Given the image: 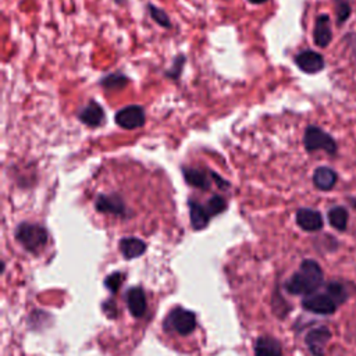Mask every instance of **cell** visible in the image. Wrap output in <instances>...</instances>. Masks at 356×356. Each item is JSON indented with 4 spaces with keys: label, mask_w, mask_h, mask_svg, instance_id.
<instances>
[{
    "label": "cell",
    "mask_w": 356,
    "mask_h": 356,
    "mask_svg": "<svg viewBox=\"0 0 356 356\" xmlns=\"http://www.w3.org/2000/svg\"><path fill=\"white\" fill-rule=\"evenodd\" d=\"M324 271L314 259H303L298 271H295L285 282L284 288L291 295L307 296L324 286Z\"/></svg>",
    "instance_id": "obj_1"
},
{
    "label": "cell",
    "mask_w": 356,
    "mask_h": 356,
    "mask_svg": "<svg viewBox=\"0 0 356 356\" xmlns=\"http://www.w3.org/2000/svg\"><path fill=\"white\" fill-rule=\"evenodd\" d=\"M303 146L309 153L317 150H323L330 156H337L338 153L337 140L328 132H325L323 128L317 125L306 127L303 134Z\"/></svg>",
    "instance_id": "obj_2"
},
{
    "label": "cell",
    "mask_w": 356,
    "mask_h": 356,
    "mask_svg": "<svg viewBox=\"0 0 356 356\" xmlns=\"http://www.w3.org/2000/svg\"><path fill=\"white\" fill-rule=\"evenodd\" d=\"M15 238L28 252L38 253L47 243V231L39 224L22 222L15 229Z\"/></svg>",
    "instance_id": "obj_3"
},
{
    "label": "cell",
    "mask_w": 356,
    "mask_h": 356,
    "mask_svg": "<svg viewBox=\"0 0 356 356\" xmlns=\"http://www.w3.org/2000/svg\"><path fill=\"white\" fill-rule=\"evenodd\" d=\"M302 307L306 312L320 314V316H332L341 307L325 291L314 292L302 299Z\"/></svg>",
    "instance_id": "obj_4"
},
{
    "label": "cell",
    "mask_w": 356,
    "mask_h": 356,
    "mask_svg": "<svg viewBox=\"0 0 356 356\" xmlns=\"http://www.w3.org/2000/svg\"><path fill=\"white\" fill-rule=\"evenodd\" d=\"M332 338V331L327 325H317L305 335V343L312 356H325V348Z\"/></svg>",
    "instance_id": "obj_5"
},
{
    "label": "cell",
    "mask_w": 356,
    "mask_h": 356,
    "mask_svg": "<svg viewBox=\"0 0 356 356\" xmlns=\"http://www.w3.org/2000/svg\"><path fill=\"white\" fill-rule=\"evenodd\" d=\"M115 124L124 129H138L145 125V110L138 104H129L115 113Z\"/></svg>",
    "instance_id": "obj_6"
},
{
    "label": "cell",
    "mask_w": 356,
    "mask_h": 356,
    "mask_svg": "<svg viewBox=\"0 0 356 356\" xmlns=\"http://www.w3.org/2000/svg\"><path fill=\"white\" fill-rule=\"evenodd\" d=\"M167 323L178 334L188 335V334L193 332V330L196 327V316L191 310L178 307L170 313Z\"/></svg>",
    "instance_id": "obj_7"
},
{
    "label": "cell",
    "mask_w": 356,
    "mask_h": 356,
    "mask_svg": "<svg viewBox=\"0 0 356 356\" xmlns=\"http://www.w3.org/2000/svg\"><path fill=\"white\" fill-rule=\"evenodd\" d=\"M295 220L298 227L306 232H317L324 227V220L321 213L318 210L309 209V207L298 209L295 214Z\"/></svg>",
    "instance_id": "obj_8"
},
{
    "label": "cell",
    "mask_w": 356,
    "mask_h": 356,
    "mask_svg": "<svg viewBox=\"0 0 356 356\" xmlns=\"http://www.w3.org/2000/svg\"><path fill=\"white\" fill-rule=\"evenodd\" d=\"M295 64L305 74H317L324 70V57L314 50H303L295 56Z\"/></svg>",
    "instance_id": "obj_9"
},
{
    "label": "cell",
    "mask_w": 356,
    "mask_h": 356,
    "mask_svg": "<svg viewBox=\"0 0 356 356\" xmlns=\"http://www.w3.org/2000/svg\"><path fill=\"white\" fill-rule=\"evenodd\" d=\"M95 207L99 213H107V214H114V216H124L127 211L124 200L117 193L97 195Z\"/></svg>",
    "instance_id": "obj_10"
},
{
    "label": "cell",
    "mask_w": 356,
    "mask_h": 356,
    "mask_svg": "<svg viewBox=\"0 0 356 356\" xmlns=\"http://www.w3.org/2000/svg\"><path fill=\"white\" fill-rule=\"evenodd\" d=\"M313 40L314 44L320 49L327 47L332 40V28H331V17L328 14H318L314 21L313 28Z\"/></svg>",
    "instance_id": "obj_11"
},
{
    "label": "cell",
    "mask_w": 356,
    "mask_h": 356,
    "mask_svg": "<svg viewBox=\"0 0 356 356\" xmlns=\"http://www.w3.org/2000/svg\"><path fill=\"white\" fill-rule=\"evenodd\" d=\"M78 120L90 128H96L104 122V110L96 100H90L78 111Z\"/></svg>",
    "instance_id": "obj_12"
},
{
    "label": "cell",
    "mask_w": 356,
    "mask_h": 356,
    "mask_svg": "<svg viewBox=\"0 0 356 356\" xmlns=\"http://www.w3.org/2000/svg\"><path fill=\"white\" fill-rule=\"evenodd\" d=\"M312 179H313V185L316 189H318L321 192H328L337 185L338 174L331 167L321 165L314 170Z\"/></svg>",
    "instance_id": "obj_13"
},
{
    "label": "cell",
    "mask_w": 356,
    "mask_h": 356,
    "mask_svg": "<svg viewBox=\"0 0 356 356\" xmlns=\"http://www.w3.org/2000/svg\"><path fill=\"white\" fill-rule=\"evenodd\" d=\"M182 174H184V178L186 181L188 185L193 186V188H197V189H202V191H207L211 185V181H210V177H211V172L210 175L200 170V168H195V167H182Z\"/></svg>",
    "instance_id": "obj_14"
},
{
    "label": "cell",
    "mask_w": 356,
    "mask_h": 356,
    "mask_svg": "<svg viewBox=\"0 0 356 356\" xmlns=\"http://www.w3.org/2000/svg\"><path fill=\"white\" fill-rule=\"evenodd\" d=\"M127 305L134 317H142L146 312V296L145 292L139 288H131L127 292Z\"/></svg>",
    "instance_id": "obj_15"
},
{
    "label": "cell",
    "mask_w": 356,
    "mask_h": 356,
    "mask_svg": "<svg viewBox=\"0 0 356 356\" xmlns=\"http://www.w3.org/2000/svg\"><path fill=\"white\" fill-rule=\"evenodd\" d=\"M254 356H282V346L273 337H260L254 343Z\"/></svg>",
    "instance_id": "obj_16"
},
{
    "label": "cell",
    "mask_w": 356,
    "mask_h": 356,
    "mask_svg": "<svg viewBox=\"0 0 356 356\" xmlns=\"http://www.w3.org/2000/svg\"><path fill=\"white\" fill-rule=\"evenodd\" d=\"M328 224L338 232H345L349 222V210L343 206H332L327 211Z\"/></svg>",
    "instance_id": "obj_17"
},
{
    "label": "cell",
    "mask_w": 356,
    "mask_h": 356,
    "mask_svg": "<svg viewBox=\"0 0 356 356\" xmlns=\"http://www.w3.org/2000/svg\"><path fill=\"white\" fill-rule=\"evenodd\" d=\"M324 291L339 305H345L350 296L349 285L341 280H331L324 284Z\"/></svg>",
    "instance_id": "obj_18"
},
{
    "label": "cell",
    "mask_w": 356,
    "mask_h": 356,
    "mask_svg": "<svg viewBox=\"0 0 356 356\" xmlns=\"http://www.w3.org/2000/svg\"><path fill=\"white\" fill-rule=\"evenodd\" d=\"M188 204H189V216H191L192 227L195 229H203L209 224V220L211 217L207 209L199 202H196L195 199H191Z\"/></svg>",
    "instance_id": "obj_19"
},
{
    "label": "cell",
    "mask_w": 356,
    "mask_h": 356,
    "mask_svg": "<svg viewBox=\"0 0 356 356\" xmlns=\"http://www.w3.org/2000/svg\"><path fill=\"white\" fill-rule=\"evenodd\" d=\"M120 250L125 259L139 257L146 250V243L139 238H122L120 241Z\"/></svg>",
    "instance_id": "obj_20"
},
{
    "label": "cell",
    "mask_w": 356,
    "mask_h": 356,
    "mask_svg": "<svg viewBox=\"0 0 356 356\" xmlns=\"http://www.w3.org/2000/svg\"><path fill=\"white\" fill-rule=\"evenodd\" d=\"M334 11H335V18H337V25L338 26L343 25L352 14V7H350L349 0H335Z\"/></svg>",
    "instance_id": "obj_21"
},
{
    "label": "cell",
    "mask_w": 356,
    "mask_h": 356,
    "mask_svg": "<svg viewBox=\"0 0 356 356\" xmlns=\"http://www.w3.org/2000/svg\"><path fill=\"white\" fill-rule=\"evenodd\" d=\"M206 209H207L210 216H217V214L222 213L227 209V200L220 195H213L209 199V202L206 204Z\"/></svg>",
    "instance_id": "obj_22"
},
{
    "label": "cell",
    "mask_w": 356,
    "mask_h": 356,
    "mask_svg": "<svg viewBox=\"0 0 356 356\" xmlns=\"http://www.w3.org/2000/svg\"><path fill=\"white\" fill-rule=\"evenodd\" d=\"M127 82H128V79H127L125 75H122V74H120V72H114V74H110V75L104 76L100 83H102L104 88L115 89V88L124 86Z\"/></svg>",
    "instance_id": "obj_23"
},
{
    "label": "cell",
    "mask_w": 356,
    "mask_h": 356,
    "mask_svg": "<svg viewBox=\"0 0 356 356\" xmlns=\"http://www.w3.org/2000/svg\"><path fill=\"white\" fill-rule=\"evenodd\" d=\"M147 10L150 13V17L163 28H170L171 26V22H170V18L167 15L165 11H163L161 8L153 6V4H149L147 6Z\"/></svg>",
    "instance_id": "obj_24"
},
{
    "label": "cell",
    "mask_w": 356,
    "mask_h": 356,
    "mask_svg": "<svg viewBox=\"0 0 356 356\" xmlns=\"http://www.w3.org/2000/svg\"><path fill=\"white\" fill-rule=\"evenodd\" d=\"M184 64H185V56L179 54L178 57H175V60H174V63H172V67L165 71V75L170 76V78L177 79V78L181 75V71H182Z\"/></svg>",
    "instance_id": "obj_25"
},
{
    "label": "cell",
    "mask_w": 356,
    "mask_h": 356,
    "mask_svg": "<svg viewBox=\"0 0 356 356\" xmlns=\"http://www.w3.org/2000/svg\"><path fill=\"white\" fill-rule=\"evenodd\" d=\"M122 282V278H121V274L120 273H113L110 275H107L106 281H104V285L111 291V292H117L120 285Z\"/></svg>",
    "instance_id": "obj_26"
},
{
    "label": "cell",
    "mask_w": 356,
    "mask_h": 356,
    "mask_svg": "<svg viewBox=\"0 0 356 356\" xmlns=\"http://www.w3.org/2000/svg\"><path fill=\"white\" fill-rule=\"evenodd\" d=\"M343 40H345V43H346L349 51H350L352 60H353L355 64H356V31L346 33V35L343 36Z\"/></svg>",
    "instance_id": "obj_27"
},
{
    "label": "cell",
    "mask_w": 356,
    "mask_h": 356,
    "mask_svg": "<svg viewBox=\"0 0 356 356\" xmlns=\"http://www.w3.org/2000/svg\"><path fill=\"white\" fill-rule=\"evenodd\" d=\"M103 310L104 313L110 317V318H114L117 316V309H115V305L113 300H108L106 303H103Z\"/></svg>",
    "instance_id": "obj_28"
},
{
    "label": "cell",
    "mask_w": 356,
    "mask_h": 356,
    "mask_svg": "<svg viewBox=\"0 0 356 356\" xmlns=\"http://www.w3.org/2000/svg\"><path fill=\"white\" fill-rule=\"evenodd\" d=\"M248 1L252 4H261V3H266L267 0H248Z\"/></svg>",
    "instance_id": "obj_29"
}]
</instances>
